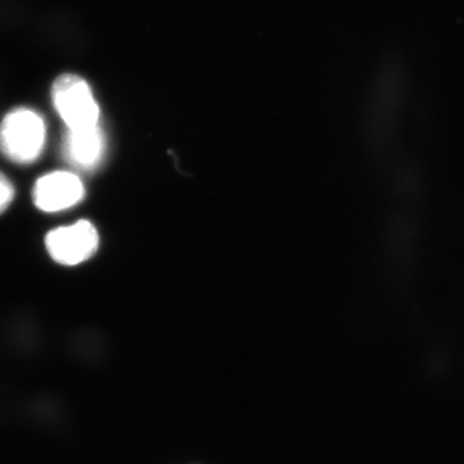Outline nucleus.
Wrapping results in <instances>:
<instances>
[{"label":"nucleus","mask_w":464,"mask_h":464,"mask_svg":"<svg viewBox=\"0 0 464 464\" xmlns=\"http://www.w3.org/2000/svg\"><path fill=\"white\" fill-rule=\"evenodd\" d=\"M63 157L82 170L99 167L105 154V136L100 125L83 130H67L63 137Z\"/></svg>","instance_id":"obj_5"},{"label":"nucleus","mask_w":464,"mask_h":464,"mask_svg":"<svg viewBox=\"0 0 464 464\" xmlns=\"http://www.w3.org/2000/svg\"><path fill=\"white\" fill-rule=\"evenodd\" d=\"M45 248L52 259L63 266L83 264L96 255L100 237L96 227L87 219L74 225L54 228L45 235Z\"/></svg>","instance_id":"obj_3"},{"label":"nucleus","mask_w":464,"mask_h":464,"mask_svg":"<svg viewBox=\"0 0 464 464\" xmlns=\"http://www.w3.org/2000/svg\"><path fill=\"white\" fill-rule=\"evenodd\" d=\"M52 103L67 130L100 125V108L90 84L72 72L58 75L52 83Z\"/></svg>","instance_id":"obj_2"},{"label":"nucleus","mask_w":464,"mask_h":464,"mask_svg":"<svg viewBox=\"0 0 464 464\" xmlns=\"http://www.w3.org/2000/svg\"><path fill=\"white\" fill-rule=\"evenodd\" d=\"M45 142L44 121L27 108L9 111L0 123V151L16 164H33L42 155Z\"/></svg>","instance_id":"obj_1"},{"label":"nucleus","mask_w":464,"mask_h":464,"mask_svg":"<svg viewBox=\"0 0 464 464\" xmlns=\"http://www.w3.org/2000/svg\"><path fill=\"white\" fill-rule=\"evenodd\" d=\"M14 198V188L8 177L0 172V215L8 209Z\"/></svg>","instance_id":"obj_6"},{"label":"nucleus","mask_w":464,"mask_h":464,"mask_svg":"<svg viewBox=\"0 0 464 464\" xmlns=\"http://www.w3.org/2000/svg\"><path fill=\"white\" fill-rule=\"evenodd\" d=\"M83 182L74 173L56 170L42 176L33 188V200L39 210L57 213L70 209L84 199Z\"/></svg>","instance_id":"obj_4"}]
</instances>
